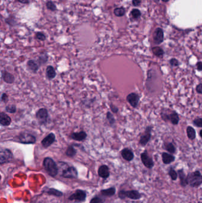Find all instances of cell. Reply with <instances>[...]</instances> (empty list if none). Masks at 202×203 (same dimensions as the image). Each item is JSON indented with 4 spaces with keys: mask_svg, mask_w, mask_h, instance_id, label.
<instances>
[{
    "mask_svg": "<svg viewBox=\"0 0 202 203\" xmlns=\"http://www.w3.org/2000/svg\"><path fill=\"white\" fill-rule=\"evenodd\" d=\"M46 73V77L49 80H52V79L54 78L56 76V71H55L54 68L51 66H49L47 67Z\"/></svg>",
    "mask_w": 202,
    "mask_h": 203,
    "instance_id": "cell-21",
    "label": "cell"
},
{
    "mask_svg": "<svg viewBox=\"0 0 202 203\" xmlns=\"http://www.w3.org/2000/svg\"><path fill=\"white\" fill-rule=\"evenodd\" d=\"M27 67L28 69L34 73H36L39 70V66L34 60L28 61L27 62Z\"/></svg>",
    "mask_w": 202,
    "mask_h": 203,
    "instance_id": "cell-22",
    "label": "cell"
},
{
    "mask_svg": "<svg viewBox=\"0 0 202 203\" xmlns=\"http://www.w3.org/2000/svg\"><path fill=\"white\" fill-rule=\"evenodd\" d=\"M152 51L154 55L157 57H162L164 54V50L159 46L153 47L152 48Z\"/></svg>",
    "mask_w": 202,
    "mask_h": 203,
    "instance_id": "cell-24",
    "label": "cell"
},
{
    "mask_svg": "<svg viewBox=\"0 0 202 203\" xmlns=\"http://www.w3.org/2000/svg\"><path fill=\"white\" fill-rule=\"evenodd\" d=\"M140 157H141V160H142L143 164L144 165V166H145L151 169L154 166V161L152 160V158L148 156L147 150L144 151V152H143L141 154Z\"/></svg>",
    "mask_w": 202,
    "mask_h": 203,
    "instance_id": "cell-9",
    "label": "cell"
},
{
    "mask_svg": "<svg viewBox=\"0 0 202 203\" xmlns=\"http://www.w3.org/2000/svg\"><path fill=\"white\" fill-rule=\"evenodd\" d=\"M199 203H201V202H199Z\"/></svg>",
    "mask_w": 202,
    "mask_h": 203,
    "instance_id": "cell-51",
    "label": "cell"
},
{
    "mask_svg": "<svg viewBox=\"0 0 202 203\" xmlns=\"http://www.w3.org/2000/svg\"><path fill=\"white\" fill-rule=\"evenodd\" d=\"M55 135L53 133H50L47 135L45 138H43L42 141V146L45 148H47L55 142Z\"/></svg>",
    "mask_w": 202,
    "mask_h": 203,
    "instance_id": "cell-13",
    "label": "cell"
},
{
    "mask_svg": "<svg viewBox=\"0 0 202 203\" xmlns=\"http://www.w3.org/2000/svg\"><path fill=\"white\" fill-rule=\"evenodd\" d=\"M121 155L122 157L127 161H131L134 157L133 152L128 148H125L123 149L121 152Z\"/></svg>",
    "mask_w": 202,
    "mask_h": 203,
    "instance_id": "cell-15",
    "label": "cell"
},
{
    "mask_svg": "<svg viewBox=\"0 0 202 203\" xmlns=\"http://www.w3.org/2000/svg\"><path fill=\"white\" fill-rule=\"evenodd\" d=\"M35 38L38 40H39L40 41H44L46 39V36L45 34L43 32H37L35 35Z\"/></svg>",
    "mask_w": 202,
    "mask_h": 203,
    "instance_id": "cell-33",
    "label": "cell"
},
{
    "mask_svg": "<svg viewBox=\"0 0 202 203\" xmlns=\"http://www.w3.org/2000/svg\"><path fill=\"white\" fill-rule=\"evenodd\" d=\"M8 100H9V97L7 95L6 93H3L1 96V100L4 102H7Z\"/></svg>",
    "mask_w": 202,
    "mask_h": 203,
    "instance_id": "cell-44",
    "label": "cell"
},
{
    "mask_svg": "<svg viewBox=\"0 0 202 203\" xmlns=\"http://www.w3.org/2000/svg\"><path fill=\"white\" fill-rule=\"evenodd\" d=\"M46 7L47 9H48L50 11H55L57 10L56 6L55 4V3L51 1H49L46 3Z\"/></svg>",
    "mask_w": 202,
    "mask_h": 203,
    "instance_id": "cell-32",
    "label": "cell"
},
{
    "mask_svg": "<svg viewBox=\"0 0 202 203\" xmlns=\"http://www.w3.org/2000/svg\"><path fill=\"white\" fill-rule=\"evenodd\" d=\"M11 123V119L4 112L0 113V124L3 126H9Z\"/></svg>",
    "mask_w": 202,
    "mask_h": 203,
    "instance_id": "cell-16",
    "label": "cell"
},
{
    "mask_svg": "<svg viewBox=\"0 0 202 203\" xmlns=\"http://www.w3.org/2000/svg\"><path fill=\"white\" fill-rule=\"evenodd\" d=\"M86 194L84 191L78 189L76 192L71 195L69 199L70 200H74L77 202H82L85 199Z\"/></svg>",
    "mask_w": 202,
    "mask_h": 203,
    "instance_id": "cell-11",
    "label": "cell"
},
{
    "mask_svg": "<svg viewBox=\"0 0 202 203\" xmlns=\"http://www.w3.org/2000/svg\"><path fill=\"white\" fill-rule=\"evenodd\" d=\"M196 67H197V70L198 71H201L202 70V63L201 61H198L196 64Z\"/></svg>",
    "mask_w": 202,
    "mask_h": 203,
    "instance_id": "cell-45",
    "label": "cell"
},
{
    "mask_svg": "<svg viewBox=\"0 0 202 203\" xmlns=\"http://www.w3.org/2000/svg\"><path fill=\"white\" fill-rule=\"evenodd\" d=\"M13 159V153L8 149L0 147V164L10 162Z\"/></svg>",
    "mask_w": 202,
    "mask_h": 203,
    "instance_id": "cell-3",
    "label": "cell"
},
{
    "mask_svg": "<svg viewBox=\"0 0 202 203\" xmlns=\"http://www.w3.org/2000/svg\"><path fill=\"white\" fill-rule=\"evenodd\" d=\"M196 90L197 93L201 95L202 93V84L200 83L198 85H197L196 88Z\"/></svg>",
    "mask_w": 202,
    "mask_h": 203,
    "instance_id": "cell-41",
    "label": "cell"
},
{
    "mask_svg": "<svg viewBox=\"0 0 202 203\" xmlns=\"http://www.w3.org/2000/svg\"><path fill=\"white\" fill-rule=\"evenodd\" d=\"M169 64L172 67H177L179 65V61L174 58H172L169 60Z\"/></svg>",
    "mask_w": 202,
    "mask_h": 203,
    "instance_id": "cell-39",
    "label": "cell"
},
{
    "mask_svg": "<svg viewBox=\"0 0 202 203\" xmlns=\"http://www.w3.org/2000/svg\"><path fill=\"white\" fill-rule=\"evenodd\" d=\"M169 175H170V177L172 180H176L177 178V173L174 169H171L169 170Z\"/></svg>",
    "mask_w": 202,
    "mask_h": 203,
    "instance_id": "cell-36",
    "label": "cell"
},
{
    "mask_svg": "<svg viewBox=\"0 0 202 203\" xmlns=\"http://www.w3.org/2000/svg\"><path fill=\"white\" fill-rule=\"evenodd\" d=\"M179 114L176 111H172L170 114H169L168 121H169L172 124L177 125L179 123Z\"/></svg>",
    "mask_w": 202,
    "mask_h": 203,
    "instance_id": "cell-18",
    "label": "cell"
},
{
    "mask_svg": "<svg viewBox=\"0 0 202 203\" xmlns=\"http://www.w3.org/2000/svg\"><path fill=\"white\" fill-rule=\"evenodd\" d=\"M78 175V172L77 169L73 166H67L66 168L63 169L62 176L67 178H77Z\"/></svg>",
    "mask_w": 202,
    "mask_h": 203,
    "instance_id": "cell-8",
    "label": "cell"
},
{
    "mask_svg": "<svg viewBox=\"0 0 202 203\" xmlns=\"http://www.w3.org/2000/svg\"><path fill=\"white\" fill-rule=\"evenodd\" d=\"M165 149L167 151H168L169 153L173 154L176 152V147L174 145L172 142L167 143L165 145Z\"/></svg>",
    "mask_w": 202,
    "mask_h": 203,
    "instance_id": "cell-28",
    "label": "cell"
},
{
    "mask_svg": "<svg viewBox=\"0 0 202 203\" xmlns=\"http://www.w3.org/2000/svg\"><path fill=\"white\" fill-rule=\"evenodd\" d=\"M104 201L102 198L98 197H96L91 200L90 203H104Z\"/></svg>",
    "mask_w": 202,
    "mask_h": 203,
    "instance_id": "cell-40",
    "label": "cell"
},
{
    "mask_svg": "<svg viewBox=\"0 0 202 203\" xmlns=\"http://www.w3.org/2000/svg\"><path fill=\"white\" fill-rule=\"evenodd\" d=\"M110 108L111 109V110L113 112V113H118V111H119V109L117 106H114V105L113 104H110Z\"/></svg>",
    "mask_w": 202,
    "mask_h": 203,
    "instance_id": "cell-42",
    "label": "cell"
},
{
    "mask_svg": "<svg viewBox=\"0 0 202 203\" xmlns=\"http://www.w3.org/2000/svg\"><path fill=\"white\" fill-rule=\"evenodd\" d=\"M125 9L123 7H119L114 10V14L117 17H122L125 14Z\"/></svg>",
    "mask_w": 202,
    "mask_h": 203,
    "instance_id": "cell-31",
    "label": "cell"
},
{
    "mask_svg": "<svg viewBox=\"0 0 202 203\" xmlns=\"http://www.w3.org/2000/svg\"><path fill=\"white\" fill-rule=\"evenodd\" d=\"M18 141L23 144H34L36 142V137L30 134L23 132L18 137Z\"/></svg>",
    "mask_w": 202,
    "mask_h": 203,
    "instance_id": "cell-5",
    "label": "cell"
},
{
    "mask_svg": "<svg viewBox=\"0 0 202 203\" xmlns=\"http://www.w3.org/2000/svg\"><path fill=\"white\" fill-rule=\"evenodd\" d=\"M36 118L40 124H46L48 120V112L45 108L40 109L36 113Z\"/></svg>",
    "mask_w": 202,
    "mask_h": 203,
    "instance_id": "cell-7",
    "label": "cell"
},
{
    "mask_svg": "<svg viewBox=\"0 0 202 203\" xmlns=\"http://www.w3.org/2000/svg\"><path fill=\"white\" fill-rule=\"evenodd\" d=\"M162 1H163L164 2H168V1H169V0H162Z\"/></svg>",
    "mask_w": 202,
    "mask_h": 203,
    "instance_id": "cell-48",
    "label": "cell"
},
{
    "mask_svg": "<svg viewBox=\"0 0 202 203\" xmlns=\"http://www.w3.org/2000/svg\"><path fill=\"white\" fill-rule=\"evenodd\" d=\"M200 137H202V130H201L200 131Z\"/></svg>",
    "mask_w": 202,
    "mask_h": 203,
    "instance_id": "cell-47",
    "label": "cell"
},
{
    "mask_svg": "<svg viewBox=\"0 0 202 203\" xmlns=\"http://www.w3.org/2000/svg\"><path fill=\"white\" fill-rule=\"evenodd\" d=\"M131 14H132V16H133L135 19H136L139 18L140 16V15H141L140 11L138 9H133V10L132 11Z\"/></svg>",
    "mask_w": 202,
    "mask_h": 203,
    "instance_id": "cell-37",
    "label": "cell"
},
{
    "mask_svg": "<svg viewBox=\"0 0 202 203\" xmlns=\"http://www.w3.org/2000/svg\"><path fill=\"white\" fill-rule=\"evenodd\" d=\"M17 1L23 4H28L32 1V0H17Z\"/></svg>",
    "mask_w": 202,
    "mask_h": 203,
    "instance_id": "cell-43",
    "label": "cell"
},
{
    "mask_svg": "<svg viewBox=\"0 0 202 203\" xmlns=\"http://www.w3.org/2000/svg\"><path fill=\"white\" fill-rule=\"evenodd\" d=\"M186 131H187V137L190 140H194L196 138V132L195 130L192 127H191V126L187 127Z\"/></svg>",
    "mask_w": 202,
    "mask_h": 203,
    "instance_id": "cell-23",
    "label": "cell"
},
{
    "mask_svg": "<svg viewBox=\"0 0 202 203\" xmlns=\"http://www.w3.org/2000/svg\"><path fill=\"white\" fill-rule=\"evenodd\" d=\"M106 118L108 120L109 124L111 126H113L116 123V120H115L113 115L110 112H107L106 113Z\"/></svg>",
    "mask_w": 202,
    "mask_h": 203,
    "instance_id": "cell-30",
    "label": "cell"
},
{
    "mask_svg": "<svg viewBox=\"0 0 202 203\" xmlns=\"http://www.w3.org/2000/svg\"><path fill=\"white\" fill-rule=\"evenodd\" d=\"M43 166L51 177H55L58 173V168L56 163L50 157H46L44 159Z\"/></svg>",
    "mask_w": 202,
    "mask_h": 203,
    "instance_id": "cell-1",
    "label": "cell"
},
{
    "mask_svg": "<svg viewBox=\"0 0 202 203\" xmlns=\"http://www.w3.org/2000/svg\"><path fill=\"white\" fill-rule=\"evenodd\" d=\"M152 127L151 126H148L146 128L145 132L143 134L140 138L139 144L142 146H145L150 141L151 138V131Z\"/></svg>",
    "mask_w": 202,
    "mask_h": 203,
    "instance_id": "cell-6",
    "label": "cell"
},
{
    "mask_svg": "<svg viewBox=\"0 0 202 203\" xmlns=\"http://www.w3.org/2000/svg\"><path fill=\"white\" fill-rule=\"evenodd\" d=\"M5 21L11 26H14L17 24V20L15 16L11 15L9 17L6 18L5 20Z\"/></svg>",
    "mask_w": 202,
    "mask_h": 203,
    "instance_id": "cell-26",
    "label": "cell"
},
{
    "mask_svg": "<svg viewBox=\"0 0 202 203\" xmlns=\"http://www.w3.org/2000/svg\"><path fill=\"white\" fill-rule=\"evenodd\" d=\"M6 110L7 112H8L9 113H13L16 112V106L15 105H9L6 107Z\"/></svg>",
    "mask_w": 202,
    "mask_h": 203,
    "instance_id": "cell-38",
    "label": "cell"
},
{
    "mask_svg": "<svg viewBox=\"0 0 202 203\" xmlns=\"http://www.w3.org/2000/svg\"><path fill=\"white\" fill-rule=\"evenodd\" d=\"M99 175L103 178H107L109 177V169L107 166L102 165L101 166L98 170Z\"/></svg>",
    "mask_w": 202,
    "mask_h": 203,
    "instance_id": "cell-17",
    "label": "cell"
},
{
    "mask_svg": "<svg viewBox=\"0 0 202 203\" xmlns=\"http://www.w3.org/2000/svg\"><path fill=\"white\" fill-rule=\"evenodd\" d=\"M77 153V151L72 145L68 147L66 150V155L69 157H74Z\"/></svg>",
    "mask_w": 202,
    "mask_h": 203,
    "instance_id": "cell-29",
    "label": "cell"
},
{
    "mask_svg": "<svg viewBox=\"0 0 202 203\" xmlns=\"http://www.w3.org/2000/svg\"><path fill=\"white\" fill-rule=\"evenodd\" d=\"M116 192V189L114 188H110L108 189H106L101 191V193L104 196H107V197H110L113 195Z\"/></svg>",
    "mask_w": 202,
    "mask_h": 203,
    "instance_id": "cell-27",
    "label": "cell"
},
{
    "mask_svg": "<svg viewBox=\"0 0 202 203\" xmlns=\"http://www.w3.org/2000/svg\"><path fill=\"white\" fill-rule=\"evenodd\" d=\"M47 193L50 194V195H55V196H57V197H60V196H62V193L60 191H57L55 189H50L48 191H47Z\"/></svg>",
    "mask_w": 202,
    "mask_h": 203,
    "instance_id": "cell-34",
    "label": "cell"
},
{
    "mask_svg": "<svg viewBox=\"0 0 202 203\" xmlns=\"http://www.w3.org/2000/svg\"><path fill=\"white\" fill-rule=\"evenodd\" d=\"M154 41L157 45L161 44L164 41V32L162 28H157L154 33Z\"/></svg>",
    "mask_w": 202,
    "mask_h": 203,
    "instance_id": "cell-12",
    "label": "cell"
},
{
    "mask_svg": "<svg viewBox=\"0 0 202 203\" xmlns=\"http://www.w3.org/2000/svg\"><path fill=\"white\" fill-rule=\"evenodd\" d=\"M119 197L121 199H124L126 197L132 199H138L141 197V195L135 190L132 191H121L119 193Z\"/></svg>",
    "mask_w": 202,
    "mask_h": 203,
    "instance_id": "cell-4",
    "label": "cell"
},
{
    "mask_svg": "<svg viewBox=\"0 0 202 203\" xmlns=\"http://www.w3.org/2000/svg\"><path fill=\"white\" fill-rule=\"evenodd\" d=\"M132 4L134 6H139L140 4V0H133Z\"/></svg>",
    "mask_w": 202,
    "mask_h": 203,
    "instance_id": "cell-46",
    "label": "cell"
},
{
    "mask_svg": "<svg viewBox=\"0 0 202 203\" xmlns=\"http://www.w3.org/2000/svg\"><path fill=\"white\" fill-rule=\"evenodd\" d=\"M178 173H179V177L180 178L181 185L183 187L186 186L188 184H187V177L185 175V174L183 172V170L181 169V170H179Z\"/></svg>",
    "mask_w": 202,
    "mask_h": 203,
    "instance_id": "cell-25",
    "label": "cell"
},
{
    "mask_svg": "<svg viewBox=\"0 0 202 203\" xmlns=\"http://www.w3.org/2000/svg\"><path fill=\"white\" fill-rule=\"evenodd\" d=\"M0 26H1V23H0Z\"/></svg>",
    "mask_w": 202,
    "mask_h": 203,
    "instance_id": "cell-50",
    "label": "cell"
},
{
    "mask_svg": "<svg viewBox=\"0 0 202 203\" xmlns=\"http://www.w3.org/2000/svg\"><path fill=\"white\" fill-rule=\"evenodd\" d=\"M193 123L194 125L197 127H199V128L202 127V119H201V118L197 117V118H195L193 120Z\"/></svg>",
    "mask_w": 202,
    "mask_h": 203,
    "instance_id": "cell-35",
    "label": "cell"
},
{
    "mask_svg": "<svg viewBox=\"0 0 202 203\" xmlns=\"http://www.w3.org/2000/svg\"><path fill=\"white\" fill-rule=\"evenodd\" d=\"M126 100L133 108H137L140 96L136 93H131L129 94L126 97Z\"/></svg>",
    "mask_w": 202,
    "mask_h": 203,
    "instance_id": "cell-10",
    "label": "cell"
},
{
    "mask_svg": "<svg viewBox=\"0 0 202 203\" xmlns=\"http://www.w3.org/2000/svg\"><path fill=\"white\" fill-rule=\"evenodd\" d=\"M87 137V134L85 131H80L78 132H74L71 134V138L75 141H82L85 140V138Z\"/></svg>",
    "mask_w": 202,
    "mask_h": 203,
    "instance_id": "cell-14",
    "label": "cell"
},
{
    "mask_svg": "<svg viewBox=\"0 0 202 203\" xmlns=\"http://www.w3.org/2000/svg\"><path fill=\"white\" fill-rule=\"evenodd\" d=\"M0 179H1V175H0Z\"/></svg>",
    "mask_w": 202,
    "mask_h": 203,
    "instance_id": "cell-49",
    "label": "cell"
},
{
    "mask_svg": "<svg viewBox=\"0 0 202 203\" xmlns=\"http://www.w3.org/2000/svg\"><path fill=\"white\" fill-rule=\"evenodd\" d=\"M162 159L163 163L166 165L169 164L175 160V157L174 156H172V155L169 154L168 153H165V152L162 153Z\"/></svg>",
    "mask_w": 202,
    "mask_h": 203,
    "instance_id": "cell-19",
    "label": "cell"
},
{
    "mask_svg": "<svg viewBox=\"0 0 202 203\" xmlns=\"http://www.w3.org/2000/svg\"><path fill=\"white\" fill-rule=\"evenodd\" d=\"M2 76L4 81L7 83H13L14 81V76L7 71H4L2 72Z\"/></svg>",
    "mask_w": 202,
    "mask_h": 203,
    "instance_id": "cell-20",
    "label": "cell"
},
{
    "mask_svg": "<svg viewBox=\"0 0 202 203\" xmlns=\"http://www.w3.org/2000/svg\"><path fill=\"white\" fill-rule=\"evenodd\" d=\"M187 184L192 187H198L202 182V177L199 171L197 170L194 172L190 173L187 177Z\"/></svg>",
    "mask_w": 202,
    "mask_h": 203,
    "instance_id": "cell-2",
    "label": "cell"
}]
</instances>
